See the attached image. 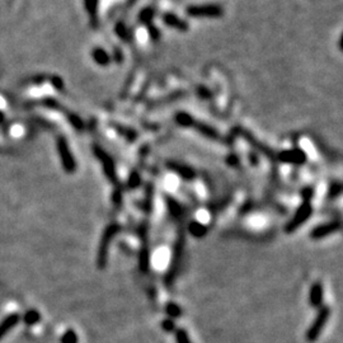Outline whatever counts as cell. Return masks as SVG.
Listing matches in <instances>:
<instances>
[{
    "mask_svg": "<svg viewBox=\"0 0 343 343\" xmlns=\"http://www.w3.org/2000/svg\"><path fill=\"white\" fill-rule=\"evenodd\" d=\"M311 214H313V206L310 205V202H306V201L302 202L301 205H300V207L296 210L295 215L293 216V219L286 224V228H285L286 233L296 232L302 224L306 223V221L309 220V217H310Z\"/></svg>",
    "mask_w": 343,
    "mask_h": 343,
    "instance_id": "cell-4",
    "label": "cell"
},
{
    "mask_svg": "<svg viewBox=\"0 0 343 343\" xmlns=\"http://www.w3.org/2000/svg\"><path fill=\"white\" fill-rule=\"evenodd\" d=\"M183 248H185V234L183 232L178 233V238H177L176 245H174L173 249V258H172V263H170V268L167 273V281L168 285L173 284L174 279H176L177 272H178V267L182 261V254H183Z\"/></svg>",
    "mask_w": 343,
    "mask_h": 343,
    "instance_id": "cell-3",
    "label": "cell"
},
{
    "mask_svg": "<svg viewBox=\"0 0 343 343\" xmlns=\"http://www.w3.org/2000/svg\"><path fill=\"white\" fill-rule=\"evenodd\" d=\"M57 150H59L60 159H61L62 167H64L65 172H68V173L75 172L76 161L74 159L73 154H71L68 141L65 140V138L57 139Z\"/></svg>",
    "mask_w": 343,
    "mask_h": 343,
    "instance_id": "cell-6",
    "label": "cell"
},
{
    "mask_svg": "<svg viewBox=\"0 0 343 343\" xmlns=\"http://www.w3.org/2000/svg\"><path fill=\"white\" fill-rule=\"evenodd\" d=\"M323 296H324V290H323L322 285L319 282L314 284L310 288V293H309V302H310L311 306L320 308L323 302Z\"/></svg>",
    "mask_w": 343,
    "mask_h": 343,
    "instance_id": "cell-10",
    "label": "cell"
},
{
    "mask_svg": "<svg viewBox=\"0 0 343 343\" xmlns=\"http://www.w3.org/2000/svg\"><path fill=\"white\" fill-rule=\"evenodd\" d=\"M161 327L165 332H173L174 331V322L172 319H165L161 322Z\"/></svg>",
    "mask_w": 343,
    "mask_h": 343,
    "instance_id": "cell-21",
    "label": "cell"
},
{
    "mask_svg": "<svg viewBox=\"0 0 343 343\" xmlns=\"http://www.w3.org/2000/svg\"><path fill=\"white\" fill-rule=\"evenodd\" d=\"M167 313L168 315H169V319L172 318H178L181 314H182V310H181V308H179L177 304H173V302H170V304L167 305Z\"/></svg>",
    "mask_w": 343,
    "mask_h": 343,
    "instance_id": "cell-16",
    "label": "cell"
},
{
    "mask_svg": "<svg viewBox=\"0 0 343 343\" xmlns=\"http://www.w3.org/2000/svg\"><path fill=\"white\" fill-rule=\"evenodd\" d=\"M187 14L194 18H217L223 15V8L216 4L192 5L187 8Z\"/></svg>",
    "mask_w": 343,
    "mask_h": 343,
    "instance_id": "cell-5",
    "label": "cell"
},
{
    "mask_svg": "<svg viewBox=\"0 0 343 343\" xmlns=\"http://www.w3.org/2000/svg\"><path fill=\"white\" fill-rule=\"evenodd\" d=\"M120 232V226L117 224H112L106 228V230L103 232L102 239L99 242V246H98L97 253V266L98 268L103 270L107 266V259H108V250L109 245H111L112 241H113L114 235Z\"/></svg>",
    "mask_w": 343,
    "mask_h": 343,
    "instance_id": "cell-1",
    "label": "cell"
},
{
    "mask_svg": "<svg viewBox=\"0 0 343 343\" xmlns=\"http://www.w3.org/2000/svg\"><path fill=\"white\" fill-rule=\"evenodd\" d=\"M190 233L194 235L195 238H202L203 235L206 234V228L205 225H202L201 223H197V221H194V223L190 224V228H188Z\"/></svg>",
    "mask_w": 343,
    "mask_h": 343,
    "instance_id": "cell-14",
    "label": "cell"
},
{
    "mask_svg": "<svg viewBox=\"0 0 343 343\" xmlns=\"http://www.w3.org/2000/svg\"><path fill=\"white\" fill-rule=\"evenodd\" d=\"M164 23L167 26L172 27V28H176V30L186 31L188 28V24L183 21L182 18H179L176 14H172V13H168V14L164 15Z\"/></svg>",
    "mask_w": 343,
    "mask_h": 343,
    "instance_id": "cell-12",
    "label": "cell"
},
{
    "mask_svg": "<svg viewBox=\"0 0 343 343\" xmlns=\"http://www.w3.org/2000/svg\"><path fill=\"white\" fill-rule=\"evenodd\" d=\"M19 320H21V315L17 313L10 314V315L4 318V319L0 322V340H1L9 331H12V328H14V327L17 326Z\"/></svg>",
    "mask_w": 343,
    "mask_h": 343,
    "instance_id": "cell-9",
    "label": "cell"
},
{
    "mask_svg": "<svg viewBox=\"0 0 343 343\" xmlns=\"http://www.w3.org/2000/svg\"><path fill=\"white\" fill-rule=\"evenodd\" d=\"M93 59L94 61L97 62V64L103 65V66L108 65L109 62L108 53H107L104 50H102V49H96V50L93 51Z\"/></svg>",
    "mask_w": 343,
    "mask_h": 343,
    "instance_id": "cell-13",
    "label": "cell"
},
{
    "mask_svg": "<svg viewBox=\"0 0 343 343\" xmlns=\"http://www.w3.org/2000/svg\"><path fill=\"white\" fill-rule=\"evenodd\" d=\"M23 319L26 324H28V326H33V324H36L37 322H40L41 315H40V313L36 310H28L26 314H24Z\"/></svg>",
    "mask_w": 343,
    "mask_h": 343,
    "instance_id": "cell-15",
    "label": "cell"
},
{
    "mask_svg": "<svg viewBox=\"0 0 343 343\" xmlns=\"http://www.w3.org/2000/svg\"><path fill=\"white\" fill-rule=\"evenodd\" d=\"M97 1L98 0H85V8L89 12L91 17L96 18V14H97Z\"/></svg>",
    "mask_w": 343,
    "mask_h": 343,
    "instance_id": "cell-20",
    "label": "cell"
},
{
    "mask_svg": "<svg viewBox=\"0 0 343 343\" xmlns=\"http://www.w3.org/2000/svg\"><path fill=\"white\" fill-rule=\"evenodd\" d=\"M139 264H140V268L143 271H147V267H149V252L147 249H143V252L140 253V258H139Z\"/></svg>",
    "mask_w": 343,
    "mask_h": 343,
    "instance_id": "cell-17",
    "label": "cell"
},
{
    "mask_svg": "<svg viewBox=\"0 0 343 343\" xmlns=\"http://www.w3.org/2000/svg\"><path fill=\"white\" fill-rule=\"evenodd\" d=\"M3 120H4V116H3V113L0 112V122H1V121H3Z\"/></svg>",
    "mask_w": 343,
    "mask_h": 343,
    "instance_id": "cell-23",
    "label": "cell"
},
{
    "mask_svg": "<svg viewBox=\"0 0 343 343\" xmlns=\"http://www.w3.org/2000/svg\"><path fill=\"white\" fill-rule=\"evenodd\" d=\"M176 342L177 343H192L190 336L185 329H178L176 332Z\"/></svg>",
    "mask_w": 343,
    "mask_h": 343,
    "instance_id": "cell-18",
    "label": "cell"
},
{
    "mask_svg": "<svg viewBox=\"0 0 343 343\" xmlns=\"http://www.w3.org/2000/svg\"><path fill=\"white\" fill-rule=\"evenodd\" d=\"M341 192V185L340 183H337V185H335L333 187H331V190H329V198H332V197H336L338 194Z\"/></svg>",
    "mask_w": 343,
    "mask_h": 343,
    "instance_id": "cell-22",
    "label": "cell"
},
{
    "mask_svg": "<svg viewBox=\"0 0 343 343\" xmlns=\"http://www.w3.org/2000/svg\"><path fill=\"white\" fill-rule=\"evenodd\" d=\"M61 343H78V336L74 331L65 332V335L61 337Z\"/></svg>",
    "mask_w": 343,
    "mask_h": 343,
    "instance_id": "cell-19",
    "label": "cell"
},
{
    "mask_svg": "<svg viewBox=\"0 0 343 343\" xmlns=\"http://www.w3.org/2000/svg\"><path fill=\"white\" fill-rule=\"evenodd\" d=\"M341 229V223L340 221H329V223L322 224V225H318L317 228H314L310 232V238L314 241H319L323 238L328 237V235L333 234V233L338 232Z\"/></svg>",
    "mask_w": 343,
    "mask_h": 343,
    "instance_id": "cell-8",
    "label": "cell"
},
{
    "mask_svg": "<svg viewBox=\"0 0 343 343\" xmlns=\"http://www.w3.org/2000/svg\"><path fill=\"white\" fill-rule=\"evenodd\" d=\"M94 154H96V156H97V158L99 159L100 161H102L103 170H104V173H106L107 178H108L111 182H116V181H117L116 168H114L113 161H112V159L109 158L108 154L103 151V150L98 147H94Z\"/></svg>",
    "mask_w": 343,
    "mask_h": 343,
    "instance_id": "cell-7",
    "label": "cell"
},
{
    "mask_svg": "<svg viewBox=\"0 0 343 343\" xmlns=\"http://www.w3.org/2000/svg\"><path fill=\"white\" fill-rule=\"evenodd\" d=\"M329 317H331V309L328 306H320L319 311L317 314V318L314 319L309 327L308 332H306V340L308 342H315L322 335L323 329L327 326Z\"/></svg>",
    "mask_w": 343,
    "mask_h": 343,
    "instance_id": "cell-2",
    "label": "cell"
},
{
    "mask_svg": "<svg viewBox=\"0 0 343 343\" xmlns=\"http://www.w3.org/2000/svg\"><path fill=\"white\" fill-rule=\"evenodd\" d=\"M281 160L286 163H293V164H301L305 161V154L300 150H290L281 154Z\"/></svg>",
    "mask_w": 343,
    "mask_h": 343,
    "instance_id": "cell-11",
    "label": "cell"
}]
</instances>
